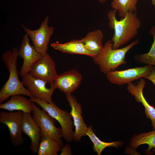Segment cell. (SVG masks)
I'll list each match as a JSON object with an SVG mask.
<instances>
[{
    "label": "cell",
    "mask_w": 155,
    "mask_h": 155,
    "mask_svg": "<svg viewBox=\"0 0 155 155\" xmlns=\"http://www.w3.org/2000/svg\"><path fill=\"white\" fill-rule=\"evenodd\" d=\"M117 12L116 10L113 9L107 15L109 26L114 31L111 40L113 49L119 48L134 38L137 34L141 25L136 12H128L124 18L118 20L116 17Z\"/></svg>",
    "instance_id": "6da1fadb"
},
{
    "label": "cell",
    "mask_w": 155,
    "mask_h": 155,
    "mask_svg": "<svg viewBox=\"0 0 155 155\" xmlns=\"http://www.w3.org/2000/svg\"><path fill=\"white\" fill-rule=\"evenodd\" d=\"M18 51V49L14 47L12 51L9 50L2 54L1 60L9 72V76L0 91V104L14 95L19 94L32 97L18 78L17 65Z\"/></svg>",
    "instance_id": "7a4b0ae2"
},
{
    "label": "cell",
    "mask_w": 155,
    "mask_h": 155,
    "mask_svg": "<svg viewBox=\"0 0 155 155\" xmlns=\"http://www.w3.org/2000/svg\"><path fill=\"white\" fill-rule=\"evenodd\" d=\"M139 42L138 40H137L125 47L113 49V43L111 40H109L105 43L99 53L93 58V61L99 66L101 72L106 75L120 65L126 64V53Z\"/></svg>",
    "instance_id": "3957f363"
},
{
    "label": "cell",
    "mask_w": 155,
    "mask_h": 155,
    "mask_svg": "<svg viewBox=\"0 0 155 155\" xmlns=\"http://www.w3.org/2000/svg\"><path fill=\"white\" fill-rule=\"evenodd\" d=\"M29 99L40 106L52 118L58 121L61 127L63 137L66 142H71L73 140V122L69 113L60 109L53 102L48 103L33 97Z\"/></svg>",
    "instance_id": "277c9868"
},
{
    "label": "cell",
    "mask_w": 155,
    "mask_h": 155,
    "mask_svg": "<svg viewBox=\"0 0 155 155\" xmlns=\"http://www.w3.org/2000/svg\"><path fill=\"white\" fill-rule=\"evenodd\" d=\"M32 117L39 126L41 139L50 138L55 140L63 145L62 130L55 125V121L44 110H40L32 101Z\"/></svg>",
    "instance_id": "5b68a950"
},
{
    "label": "cell",
    "mask_w": 155,
    "mask_h": 155,
    "mask_svg": "<svg viewBox=\"0 0 155 155\" xmlns=\"http://www.w3.org/2000/svg\"><path fill=\"white\" fill-rule=\"evenodd\" d=\"M22 77V82L27 88L32 97L48 103L53 102L52 96L56 88L54 82L52 83L49 87H48L47 85L50 83L36 78L30 73L24 75Z\"/></svg>",
    "instance_id": "8992f818"
},
{
    "label": "cell",
    "mask_w": 155,
    "mask_h": 155,
    "mask_svg": "<svg viewBox=\"0 0 155 155\" xmlns=\"http://www.w3.org/2000/svg\"><path fill=\"white\" fill-rule=\"evenodd\" d=\"M49 17H45L40 27L37 30H31L21 24L24 32L32 40L33 46L36 51L44 55L47 53L48 45L55 28L48 25Z\"/></svg>",
    "instance_id": "52a82bcc"
},
{
    "label": "cell",
    "mask_w": 155,
    "mask_h": 155,
    "mask_svg": "<svg viewBox=\"0 0 155 155\" xmlns=\"http://www.w3.org/2000/svg\"><path fill=\"white\" fill-rule=\"evenodd\" d=\"M22 111L0 113V123L6 125L9 131L12 144L15 146H20L24 142L22 129Z\"/></svg>",
    "instance_id": "ba28073f"
},
{
    "label": "cell",
    "mask_w": 155,
    "mask_h": 155,
    "mask_svg": "<svg viewBox=\"0 0 155 155\" xmlns=\"http://www.w3.org/2000/svg\"><path fill=\"white\" fill-rule=\"evenodd\" d=\"M153 66L148 65L123 70H113L106 75L111 83L118 85L128 84L140 78H144L151 72Z\"/></svg>",
    "instance_id": "9c48e42d"
},
{
    "label": "cell",
    "mask_w": 155,
    "mask_h": 155,
    "mask_svg": "<svg viewBox=\"0 0 155 155\" xmlns=\"http://www.w3.org/2000/svg\"><path fill=\"white\" fill-rule=\"evenodd\" d=\"M29 73L36 78L50 83L54 82L58 75L55 62L47 53L34 63Z\"/></svg>",
    "instance_id": "30bf717a"
},
{
    "label": "cell",
    "mask_w": 155,
    "mask_h": 155,
    "mask_svg": "<svg viewBox=\"0 0 155 155\" xmlns=\"http://www.w3.org/2000/svg\"><path fill=\"white\" fill-rule=\"evenodd\" d=\"M30 39L26 34L23 37V40L18 50V54L23 60L22 65L19 74L22 77L29 73L34 63L41 59L43 55L38 52L34 46L30 43Z\"/></svg>",
    "instance_id": "8fae6325"
},
{
    "label": "cell",
    "mask_w": 155,
    "mask_h": 155,
    "mask_svg": "<svg viewBox=\"0 0 155 155\" xmlns=\"http://www.w3.org/2000/svg\"><path fill=\"white\" fill-rule=\"evenodd\" d=\"M65 96L71 108L70 114L72 117L73 125L75 127L74 140L80 142L82 137L85 136L87 131V126L82 116V106L79 103L76 97L71 94L65 95Z\"/></svg>",
    "instance_id": "7c38bea8"
},
{
    "label": "cell",
    "mask_w": 155,
    "mask_h": 155,
    "mask_svg": "<svg viewBox=\"0 0 155 155\" xmlns=\"http://www.w3.org/2000/svg\"><path fill=\"white\" fill-rule=\"evenodd\" d=\"M82 78L81 73L73 69L58 75L54 82L56 88L65 95L71 94L80 86Z\"/></svg>",
    "instance_id": "4fadbf2b"
},
{
    "label": "cell",
    "mask_w": 155,
    "mask_h": 155,
    "mask_svg": "<svg viewBox=\"0 0 155 155\" xmlns=\"http://www.w3.org/2000/svg\"><path fill=\"white\" fill-rule=\"evenodd\" d=\"M22 132L30 139V150L33 153L37 154L41 140L40 129L31 113L22 112Z\"/></svg>",
    "instance_id": "5bb4252c"
},
{
    "label": "cell",
    "mask_w": 155,
    "mask_h": 155,
    "mask_svg": "<svg viewBox=\"0 0 155 155\" xmlns=\"http://www.w3.org/2000/svg\"><path fill=\"white\" fill-rule=\"evenodd\" d=\"M146 84L145 80L141 78L137 84L132 82L128 84L127 89L128 92L134 96L136 102L141 103L144 106L146 117L151 120L153 130H154L155 129V108L148 103L144 96L143 90Z\"/></svg>",
    "instance_id": "9a60e30c"
},
{
    "label": "cell",
    "mask_w": 155,
    "mask_h": 155,
    "mask_svg": "<svg viewBox=\"0 0 155 155\" xmlns=\"http://www.w3.org/2000/svg\"><path fill=\"white\" fill-rule=\"evenodd\" d=\"M51 45L55 49L63 53L85 55L93 58L95 57L94 55L86 48L80 39H72L64 43L53 42Z\"/></svg>",
    "instance_id": "2e32d148"
},
{
    "label": "cell",
    "mask_w": 155,
    "mask_h": 155,
    "mask_svg": "<svg viewBox=\"0 0 155 155\" xmlns=\"http://www.w3.org/2000/svg\"><path fill=\"white\" fill-rule=\"evenodd\" d=\"M0 108L10 111H21L23 112L31 113L33 109L32 101L21 94H17L11 96L7 102L0 104Z\"/></svg>",
    "instance_id": "e0dca14e"
},
{
    "label": "cell",
    "mask_w": 155,
    "mask_h": 155,
    "mask_svg": "<svg viewBox=\"0 0 155 155\" xmlns=\"http://www.w3.org/2000/svg\"><path fill=\"white\" fill-rule=\"evenodd\" d=\"M103 34L102 32L100 29H97L89 32L80 40L86 48L92 53L95 57L99 53L103 48Z\"/></svg>",
    "instance_id": "ac0fdd59"
},
{
    "label": "cell",
    "mask_w": 155,
    "mask_h": 155,
    "mask_svg": "<svg viewBox=\"0 0 155 155\" xmlns=\"http://www.w3.org/2000/svg\"><path fill=\"white\" fill-rule=\"evenodd\" d=\"M147 144L148 148L145 150L146 153L151 155L153 153L152 149L155 153V129L146 133L135 135L132 137L129 142V145L132 148L136 149L141 145Z\"/></svg>",
    "instance_id": "d6986e66"
},
{
    "label": "cell",
    "mask_w": 155,
    "mask_h": 155,
    "mask_svg": "<svg viewBox=\"0 0 155 155\" xmlns=\"http://www.w3.org/2000/svg\"><path fill=\"white\" fill-rule=\"evenodd\" d=\"M86 135L88 136L92 142L93 144V150L98 155H101L102 151L107 147H113L118 148L123 144V142L119 141L111 142L102 141L94 134L91 125L88 127V129L86 132Z\"/></svg>",
    "instance_id": "ffe728a7"
},
{
    "label": "cell",
    "mask_w": 155,
    "mask_h": 155,
    "mask_svg": "<svg viewBox=\"0 0 155 155\" xmlns=\"http://www.w3.org/2000/svg\"><path fill=\"white\" fill-rule=\"evenodd\" d=\"M138 0H112L111 6L113 9L118 11L121 18H124L129 12H136Z\"/></svg>",
    "instance_id": "44dd1931"
},
{
    "label": "cell",
    "mask_w": 155,
    "mask_h": 155,
    "mask_svg": "<svg viewBox=\"0 0 155 155\" xmlns=\"http://www.w3.org/2000/svg\"><path fill=\"white\" fill-rule=\"evenodd\" d=\"M63 145L51 139H41L37 153L38 155H57Z\"/></svg>",
    "instance_id": "7402d4cb"
},
{
    "label": "cell",
    "mask_w": 155,
    "mask_h": 155,
    "mask_svg": "<svg viewBox=\"0 0 155 155\" xmlns=\"http://www.w3.org/2000/svg\"><path fill=\"white\" fill-rule=\"evenodd\" d=\"M149 34L153 37V41L149 51L143 54H137L134 59L137 62L155 66V25L149 30Z\"/></svg>",
    "instance_id": "603a6c76"
},
{
    "label": "cell",
    "mask_w": 155,
    "mask_h": 155,
    "mask_svg": "<svg viewBox=\"0 0 155 155\" xmlns=\"http://www.w3.org/2000/svg\"><path fill=\"white\" fill-rule=\"evenodd\" d=\"M61 152L60 155H72L71 148L70 145L69 144H66L61 149Z\"/></svg>",
    "instance_id": "cb8c5ba5"
},
{
    "label": "cell",
    "mask_w": 155,
    "mask_h": 155,
    "mask_svg": "<svg viewBox=\"0 0 155 155\" xmlns=\"http://www.w3.org/2000/svg\"><path fill=\"white\" fill-rule=\"evenodd\" d=\"M144 78L150 81L155 86V66H153L150 74L146 76Z\"/></svg>",
    "instance_id": "d4e9b609"
},
{
    "label": "cell",
    "mask_w": 155,
    "mask_h": 155,
    "mask_svg": "<svg viewBox=\"0 0 155 155\" xmlns=\"http://www.w3.org/2000/svg\"><path fill=\"white\" fill-rule=\"evenodd\" d=\"M99 2L101 3H103L106 2L107 0H98Z\"/></svg>",
    "instance_id": "484cf974"
},
{
    "label": "cell",
    "mask_w": 155,
    "mask_h": 155,
    "mask_svg": "<svg viewBox=\"0 0 155 155\" xmlns=\"http://www.w3.org/2000/svg\"><path fill=\"white\" fill-rule=\"evenodd\" d=\"M152 4L155 6V0H151Z\"/></svg>",
    "instance_id": "4316f807"
}]
</instances>
